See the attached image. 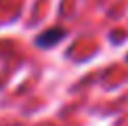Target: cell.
<instances>
[{
	"label": "cell",
	"mask_w": 128,
	"mask_h": 126,
	"mask_svg": "<svg viewBox=\"0 0 128 126\" xmlns=\"http://www.w3.org/2000/svg\"><path fill=\"white\" fill-rule=\"evenodd\" d=\"M67 32L63 28H50V30H44L36 36V46L40 48H50V46H57L61 40H65Z\"/></svg>",
	"instance_id": "6da1fadb"
},
{
	"label": "cell",
	"mask_w": 128,
	"mask_h": 126,
	"mask_svg": "<svg viewBox=\"0 0 128 126\" xmlns=\"http://www.w3.org/2000/svg\"><path fill=\"white\" fill-rule=\"evenodd\" d=\"M126 59H128V57H126Z\"/></svg>",
	"instance_id": "7a4b0ae2"
}]
</instances>
